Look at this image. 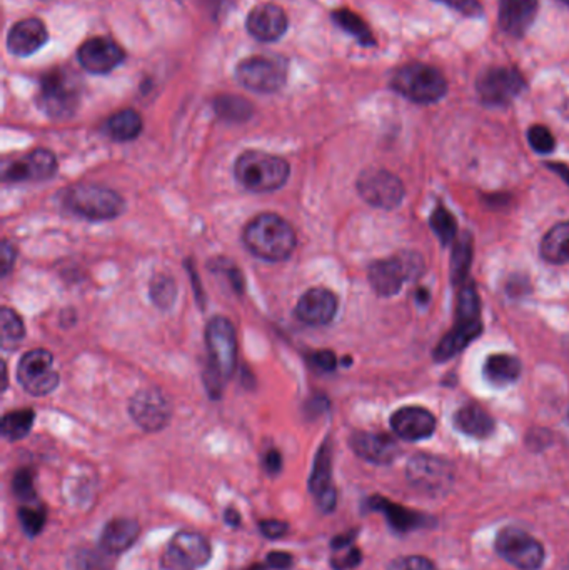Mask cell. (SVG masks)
I'll list each match as a JSON object with an SVG mask.
<instances>
[{
  "mask_svg": "<svg viewBox=\"0 0 569 570\" xmlns=\"http://www.w3.org/2000/svg\"><path fill=\"white\" fill-rule=\"evenodd\" d=\"M528 140L534 151L539 153H549L555 149L556 140L553 137L551 130L545 126H533L528 130Z\"/></svg>",
  "mask_w": 569,
  "mask_h": 570,
  "instance_id": "b9f144b4",
  "label": "cell"
},
{
  "mask_svg": "<svg viewBox=\"0 0 569 570\" xmlns=\"http://www.w3.org/2000/svg\"><path fill=\"white\" fill-rule=\"evenodd\" d=\"M481 305L473 284L463 285L458 299L456 322L450 334L439 342L433 352V357L438 362L450 361L456 354L466 349L481 334Z\"/></svg>",
  "mask_w": 569,
  "mask_h": 570,
  "instance_id": "277c9868",
  "label": "cell"
},
{
  "mask_svg": "<svg viewBox=\"0 0 569 570\" xmlns=\"http://www.w3.org/2000/svg\"><path fill=\"white\" fill-rule=\"evenodd\" d=\"M287 529H289V525L285 524V522L274 521V519L262 521L261 524H259V531H261L262 536L273 539V540L284 537L287 534Z\"/></svg>",
  "mask_w": 569,
  "mask_h": 570,
  "instance_id": "7dc6e473",
  "label": "cell"
},
{
  "mask_svg": "<svg viewBox=\"0 0 569 570\" xmlns=\"http://www.w3.org/2000/svg\"><path fill=\"white\" fill-rule=\"evenodd\" d=\"M62 204L72 214L89 221H112L126 209L122 196L101 184H75L66 189Z\"/></svg>",
  "mask_w": 569,
  "mask_h": 570,
  "instance_id": "5b68a950",
  "label": "cell"
},
{
  "mask_svg": "<svg viewBox=\"0 0 569 570\" xmlns=\"http://www.w3.org/2000/svg\"><path fill=\"white\" fill-rule=\"evenodd\" d=\"M248 32L261 42H274L287 31V15L284 9L276 4H262L252 9L248 17Z\"/></svg>",
  "mask_w": 569,
  "mask_h": 570,
  "instance_id": "ffe728a7",
  "label": "cell"
},
{
  "mask_svg": "<svg viewBox=\"0 0 569 570\" xmlns=\"http://www.w3.org/2000/svg\"><path fill=\"white\" fill-rule=\"evenodd\" d=\"M149 292H151L153 303L162 311H169L176 303V299H178L176 280L172 279L171 276H167V274L155 276L153 282H151V291Z\"/></svg>",
  "mask_w": 569,
  "mask_h": 570,
  "instance_id": "8d00e7d4",
  "label": "cell"
},
{
  "mask_svg": "<svg viewBox=\"0 0 569 570\" xmlns=\"http://www.w3.org/2000/svg\"><path fill=\"white\" fill-rule=\"evenodd\" d=\"M293 564H294V559H293V556L287 554V552H279V550H277V552L267 554V557H266L267 569L289 570L293 567Z\"/></svg>",
  "mask_w": 569,
  "mask_h": 570,
  "instance_id": "c3c4849f",
  "label": "cell"
},
{
  "mask_svg": "<svg viewBox=\"0 0 569 570\" xmlns=\"http://www.w3.org/2000/svg\"><path fill=\"white\" fill-rule=\"evenodd\" d=\"M442 2L444 5H448L454 11L461 12L464 15H471V17H477L481 15V4L477 0H438Z\"/></svg>",
  "mask_w": 569,
  "mask_h": 570,
  "instance_id": "bcb514c9",
  "label": "cell"
},
{
  "mask_svg": "<svg viewBox=\"0 0 569 570\" xmlns=\"http://www.w3.org/2000/svg\"><path fill=\"white\" fill-rule=\"evenodd\" d=\"M294 314L306 326H328L337 314V297L324 287L309 289L299 299Z\"/></svg>",
  "mask_w": 569,
  "mask_h": 570,
  "instance_id": "d6986e66",
  "label": "cell"
},
{
  "mask_svg": "<svg viewBox=\"0 0 569 570\" xmlns=\"http://www.w3.org/2000/svg\"><path fill=\"white\" fill-rule=\"evenodd\" d=\"M431 229L438 235L441 244L448 245L454 241V237L458 233V224H456V219L451 215V212L439 206L438 209L434 210L431 215Z\"/></svg>",
  "mask_w": 569,
  "mask_h": 570,
  "instance_id": "f35d334b",
  "label": "cell"
},
{
  "mask_svg": "<svg viewBox=\"0 0 569 570\" xmlns=\"http://www.w3.org/2000/svg\"><path fill=\"white\" fill-rule=\"evenodd\" d=\"M356 531H351L347 534L343 536L334 537L331 542L332 550H337V548H349V546H355V540H356Z\"/></svg>",
  "mask_w": 569,
  "mask_h": 570,
  "instance_id": "816d5d0a",
  "label": "cell"
},
{
  "mask_svg": "<svg viewBox=\"0 0 569 570\" xmlns=\"http://www.w3.org/2000/svg\"><path fill=\"white\" fill-rule=\"evenodd\" d=\"M13 490L17 499L29 504L36 501V489H34V472L31 469H19L13 478Z\"/></svg>",
  "mask_w": 569,
  "mask_h": 570,
  "instance_id": "60d3db41",
  "label": "cell"
},
{
  "mask_svg": "<svg viewBox=\"0 0 569 570\" xmlns=\"http://www.w3.org/2000/svg\"><path fill=\"white\" fill-rule=\"evenodd\" d=\"M266 567H267V566H259V564H256V566H252V567L248 570H266Z\"/></svg>",
  "mask_w": 569,
  "mask_h": 570,
  "instance_id": "11a10c76",
  "label": "cell"
},
{
  "mask_svg": "<svg viewBox=\"0 0 569 570\" xmlns=\"http://www.w3.org/2000/svg\"><path fill=\"white\" fill-rule=\"evenodd\" d=\"M242 241L262 260L281 262L293 256L297 237L293 225L277 214H261L246 225Z\"/></svg>",
  "mask_w": 569,
  "mask_h": 570,
  "instance_id": "7a4b0ae2",
  "label": "cell"
},
{
  "mask_svg": "<svg viewBox=\"0 0 569 570\" xmlns=\"http://www.w3.org/2000/svg\"><path fill=\"white\" fill-rule=\"evenodd\" d=\"M521 373V362L510 354H495L485 362V377L496 387L512 384Z\"/></svg>",
  "mask_w": 569,
  "mask_h": 570,
  "instance_id": "f1b7e54d",
  "label": "cell"
},
{
  "mask_svg": "<svg viewBox=\"0 0 569 570\" xmlns=\"http://www.w3.org/2000/svg\"><path fill=\"white\" fill-rule=\"evenodd\" d=\"M211 556L213 548L206 537L182 531L172 537L161 564L166 570H197L211 560Z\"/></svg>",
  "mask_w": 569,
  "mask_h": 570,
  "instance_id": "8fae6325",
  "label": "cell"
},
{
  "mask_svg": "<svg viewBox=\"0 0 569 570\" xmlns=\"http://www.w3.org/2000/svg\"><path fill=\"white\" fill-rule=\"evenodd\" d=\"M392 89L416 104H433L448 92V82L436 67L409 64L392 77Z\"/></svg>",
  "mask_w": 569,
  "mask_h": 570,
  "instance_id": "8992f818",
  "label": "cell"
},
{
  "mask_svg": "<svg viewBox=\"0 0 569 570\" xmlns=\"http://www.w3.org/2000/svg\"><path fill=\"white\" fill-rule=\"evenodd\" d=\"M407 478L421 492L441 494L450 489L452 469L446 460L439 457L415 455L407 466Z\"/></svg>",
  "mask_w": 569,
  "mask_h": 570,
  "instance_id": "2e32d148",
  "label": "cell"
},
{
  "mask_svg": "<svg viewBox=\"0 0 569 570\" xmlns=\"http://www.w3.org/2000/svg\"><path fill=\"white\" fill-rule=\"evenodd\" d=\"M539 252L549 264L559 266L569 262V222H561L546 233Z\"/></svg>",
  "mask_w": 569,
  "mask_h": 570,
  "instance_id": "f546056e",
  "label": "cell"
},
{
  "mask_svg": "<svg viewBox=\"0 0 569 570\" xmlns=\"http://www.w3.org/2000/svg\"><path fill=\"white\" fill-rule=\"evenodd\" d=\"M225 524L231 527H239L241 525V513L236 509H227L224 513Z\"/></svg>",
  "mask_w": 569,
  "mask_h": 570,
  "instance_id": "f5cc1de1",
  "label": "cell"
},
{
  "mask_svg": "<svg viewBox=\"0 0 569 570\" xmlns=\"http://www.w3.org/2000/svg\"><path fill=\"white\" fill-rule=\"evenodd\" d=\"M129 412L134 422L145 432L162 431L172 417V408L159 389H143L132 397Z\"/></svg>",
  "mask_w": 569,
  "mask_h": 570,
  "instance_id": "9a60e30c",
  "label": "cell"
},
{
  "mask_svg": "<svg viewBox=\"0 0 569 570\" xmlns=\"http://www.w3.org/2000/svg\"><path fill=\"white\" fill-rule=\"evenodd\" d=\"M561 2H565V4H566V5H569V0H561Z\"/></svg>",
  "mask_w": 569,
  "mask_h": 570,
  "instance_id": "6f0895ef",
  "label": "cell"
},
{
  "mask_svg": "<svg viewBox=\"0 0 569 570\" xmlns=\"http://www.w3.org/2000/svg\"><path fill=\"white\" fill-rule=\"evenodd\" d=\"M332 21L337 23L347 34L356 37L363 46H372L374 37L369 31L368 23L364 22L357 13L347 9H341L332 13Z\"/></svg>",
  "mask_w": 569,
  "mask_h": 570,
  "instance_id": "836d02e7",
  "label": "cell"
},
{
  "mask_svg": "<svg viewBox=\"0 0 569 570\" xmlns=\"http://www.w3.org/2000/svg\"><path fill=\"white\" fill-rule=\"evenodd\" d=\"M79 101V82L69 70H52L40 82L39 107L52 118L71 117L77 110Z\"/></svg>",
  "mask_w": 569,
  "mask_h": 570,
  "instance_id": "ba28073f",
  "label": "cell"
},
{
  "mask_svg": "<svg viewBox=\"0 0 569 570\" xmlns=\"http://www.w3.org/2000/svg\"><path fill=\"white\" fill-rule=\"evenodd\" d=\"M77 58L83 69L91 74H109L122 64L124 50L112 39L92 37L79 47Z\"/></svg>",
  "mask_w": 569,
  "mask_h": 570,
  "instance_id": "ac0fdd59",
  "label": "cell"
},
{
  "mask_svg": "<svg viewBox=\"0 0 569 570\" xmlns=\"http://www.w3.org/2000/svg\"><path fill=\"white\" fill-rule=\"evenodd\" d=\"M454 425L458 431L476 439H486L495 431V420L479 406H464L454 414Z\"/></svg>",
  "mask_w": 569,
  "mask_h": 570,
  "instance_id": "83f0119b",
  "label": "cell"
},
{
  "mask_svg": "<svg viewBox=\"0 0 569 570\" xmlns=\"http://www.w3.org/2000/svg\"><path fill=\"white\" fill-rule=\"evenodd\" d=\"M390 570H436L434 566L426 559V557H419V556H409V557H401L396 559L390 566Z\"/></svg>",
  "mask_w": 569,
  "mask_h": 570,
  "instance_id": "ee69618b",
  "label": "cell"
},
{
  "mask_svg": "<svg viewBox=\"0 0 569 570\" xmlns=\"http://www.w3.org/2000/svg\"><path fill=\"white\" fill-rule=\"evenodd\" d=\"M357 192L369 206L378 209H394L404 198L403 182L384 169H368L359 175Z\"/></svg>",
  "mask_w": 569,
  "mask_h": 570,
  "instance_id": "4fadbf2b",
  "label": "cell"
},
{
  "mask_svg": "<svg viewBox=\"0 0 569 570\" xmlns=\"http://www.w3.org/2000/svg\"><path fill=\"white\" fill-rule=\"evenodd\" d=\"M238 81L249 91L274 93L281 91L287 81V66L279 57L256 56L242 60L236 70Z\"/></svg>",
  "mask_w": 569,
  "mask_h": 570,
  "instance_id": "30bf717a",
  "label": "cell"
},
{
  "mask_svg": "<svg viewBox=\"0 0 569 570\" xmlns=\"http://www.w3.org/2000/svg\"><path fill=\"white\" fill-rule=\"evenodd\" d=\"M48 32L46 23L40 19L31 17L15 23L7 35V48L13 56H31L48 42Z\"/></svg>",
  "mask_w": 569,
  "mask_h": 570,
  "instance_id": "cb8c5ba5",
  "label": "cell"
},
{
  "mask_svg": "<svg viewBox=\"0 0 569 570\" xmlns=\"http://www.w3.org/2000/svg\"><path fill=\"white\" fill-rule=\"evenodd\" d=\"M351 447L361 459L378 466L391 464L399 455V445L388 434L356 432L351 437Z\"/></svg>",
  "mask_w": 569,
  "mask_h": 570,
  "instance_id": "44dd1931",
  "label": "cell"
},
{
  "mask_svg": "<svg viewBox=\"0 0 569 570\" xmlns=\"http://www.w3.org/2000/svg\"><path fill=\"white\" fill-rule=\"evenodd\" d=\"M361 560H363L361 550L355 546H349V548L334 550L331 566L334 570H351L357 567L361 564Z\"/></svg>",
  "mask_w": 569,
  "mask_h": 570,
  "instance_id": "7bdbcfd3",
  "label": "cell"
},
{
  "mask_svg": "<svg viewBox=\"0 0 569 570\" xmlns=\"http://www.w3.org/2000/svg\"><path fill=\"white\" fill-rule=\"evenodd\" d=\"M391 427L404 441L416 443L434 434L436 419L426 408H403L392 414Z\"/></svg>",
  "mask_w": 569,
  "mask_h": 570,
  "instance_id": "7402d4cb",
  "label": "cell"
},
{
  "mask_svg": "<svg viewBox=\"0 0 569 570\" xmlns=\"http://www.w3.org/2000/svg\"><path fill=\"white\" fill-rule=\"evenodd\" d=\"M0 324H2L0 327H2V347L4 349L15 347L17 344L22 342L25 336L24 322L15 311L9 309V307H2Z\"/></svg>",
  "mask_w": 569,
  "mask_h": 570,
  "instance_id": "d590c367",
  "label": "cell"
},
{
  "mask_svg": "<svg viewBox=\"0 0 569 570\" xmlns=\"http://www.w3.org/2000/svg\"><path fill=\"white\" fill-rule=\"evenodd\" d=\"M46 519H48V513L44 509V505H39V504H25L24 507L19 509V521L21 525L24 529L25 534L29 537H36L42 532L44 525H46Z\"/></svg>",
  "mask_w": 569,
  "mask_h": 570,
  "instance_id": "74e56055",
  "label": "cell"
},
{
  "mask_svg": "<svg viewBox=\"0 0 569 570\" xmlns=\"http://www.w3.org/2000/svg\"><path fill=\"white\" fill-rule=\"evenodd\" d=\"M547 167L556 172L557 175L563 177V180L569 186V167L568 165H563V163H547Z\"/></svg>",
  "mask_w": 569,
  "mask_h": 570,
  "instance_id": "db71d44e",
  "label": "cell"
},
{
  "mask_svg": "<svg viewBox=\"0 0 569 570\" xmlns=\"http://www.w3.org/2000/svg\"><path fill=\"white\" fill-rule=\"evenodd\" d=\"M262 466H264V470H266L267 474L277 476V474L281 472V469H283V455H281L279 451H276V449H269V451L264 454Z\"/></svg>",
  "mask_w": 569,
  "mask_h": 570,
  "instance_id": "681fc988",
  "label": "cell"
},
{
  "mask_svg": "<svg viewBox=\"0 0 569 570\" xmlns=\"http://www.w3.org/2000/svg\"><path fill=\"white\" fill-rule=\"evenodd\" d=\"M143 117L132 109H124V110L116 112L114 116L107 118L104 130L112 140L129 142V140L139 137V134L143 132Z\"/></svg>",
  "mask_w": 569,
  "mask_h": 570,
  "instance_id": "4dcf8cb0",
  "label": "cell"
},
{
  "mask_svg": "<svg viewBox=\"0 0 569 570\" xmlns=\"http://www.w3.org/2000/svg\"><path fill=\"white\" fill-rule=\"evenodd\" d=\"M206 346L209 352V364L204 379L211 396L219 399L225 381L238 365V334L232 322L223 315L211 319L206 329Z\"/></svg>",
  "mask_w": 569,
  "mask_h": 570,
  "instance_id": "6da1fadb",
  "label": "cell"
},
{
  "mask_svg": "<svg viewBox=\"0 0 569 570\" xmlns=\"http://www.w3.org/2000/svg\"><path fill=\"white\" fill-rule=\"evenodd\" d=\"M423 257L415 252H403L371 264L369 282L378 295L391 297L403 289L407 280L417 279L423 274Z\"/></svg>",
  "mask_w": 569,
  "mask_h": 570,
  "instance_id": "52a82bcc",
  "label": "cell"
},
{
  "mask_svg": "<svg viewBox=\"0 0 569 570\" xmlns=\"http://www.w3.org/2000/svg\"><path fill=\"white\" fill-rule=\"evenodd\" d=\"M332 454L329 443H322L316 455L312 474L309 478V490L316 495L322 513H332L336 507V489L332 487Z\"/></svg>",
  "mask_w": 569,
  "mask_h": 570,
  "instance_id": "603a6c76",
  "label": "cell"
},
{
  "mask_svg": "<svg viewBox=\"0 0 569 570\" xmlns=\"http://www.w3.org/2000/svg\"><path fill=\"white\" fill-rule=\"evenodd\" d=\"M539 9L538 0H501L499 25L506 34L522 37L531 27Z\"/></svg>",
  "mask_w": 569,
  "mask_h": 570,
  "instance_id": "d4e9b609",
  "label": "cell"
},
{
  "mask_svg": "<svg viewBox=\"0 0 569 570\" xmlns=\"http://www.w3.org/2000/svg\"><path fill=\"white\" fill-rule=\"evenodd\" d=\"M368 507L371 511H378L388 517V522L391 524L392 529H396L398 532H409L413 529L425 527L429 522V517H425L423 513H413L409 509H404L399 504H392V502L374 495L368 501Z\"/></svg>",
  "mask_w": 569,
  "mask_h": 570,
  "instance_id": "4316f807",
  "label": "cell"
},
{
  "mask_svg": "<svg viewBox=\"0 0 569 570\" xmlns=\"http://www.w3.org/2000/svg\"><path fill=\"white\" fill-rule=\"evenodd\" d=\"M217 116L229 122H244L252 116V105L238 95H223L214 102Z\"/></svg>",
  "mask_w": 569,
  "mask_h": 570,
  "instance_id": "e575fe53",
  "label": "cell"
},
{
  "mask_svg": "<svg viewBox=\"0 0 569 570\" xmlns=\"http://www.w3.org/2000/svg\"><path fill=\"white\" fill-rule=\"evenodd\" d=\"M112 557L114 556H110L102 548L99 550H92V548L81 550L75 559L77 570H110L114 564Z\"/></svg>",
  "mask_w": 569,
  "mask_h": 570,
  "instance_id": "ab89813d",
  "label": "cell"
},
{
  "mask_svg": "<svg viewBox=\"0 0 569 570\" xmlns=\"http://www.w3.org/2000/svg\"><path fill=\"white\" fill-rule=\"evenodd\" d=\"M565 570H569V557L565 560Z\"/></svg>",
  "mask_w": 569,
  "mask_h": 570,
  "instance_id": "9f6ffc18",
  "label": "cell"
},
{
  "mask_svg": "<svg viewBox=\"0 0 569 570\" xmlns=\"http://www.w3.org/2000/svg\"><path fill=\"white\" fill-rule=\"evenodd\" d=\"M57 172V159L48 149H36L21 159L4 165L5 182H39L48 180Z\"/></svg>",
  "mask_w": 569,
  "mask_h": 570,
  "instance_id": "e0dca14e",
  "label": "cell"
},
{
  "mask_svg": "<svg viewBox=\"0 0 569 570\" xmlns=\"http://www.w3.org/2000/svg\"><path fill=\"white\" fill-rule=\"evenodd\" d=\"M309 362L320 373H332L337 367V361L332 350H318L309 357Z\"/></svg>",
  "mask_w": 569,
  "mask_h": 570,
  "instance_id": "f6af8a7d",
  "label": "cell"
},
{
  "mask_svg": "<svg viewBox=\"0 0 569 570\" xmlns=\"http://www.w3.org/2000/svg\"><path fill=\"white\" fill-rule=\"evenodd\" d=\"M499 556L521 570H538L545 560L541 542L518 527H506L496 537Z\"/></svg>",
  "mask_w": 569,
  "mask_h": 570,
  "instance_id": "7c38bea8",
  "label": "cell"
},
{
  "mask_svg": "<svg viewBox=\"0 0 569 570\" xmlns=\"http://www.w3.org/2000/svg\"><path fill=\"white\" fill-rule=\"evenodd\" d=\"M476 87L485 104L508 105L524 91L526 82L512 67H495L479 77Z\"/></svg>",
  "mask_w": 569,
  "mask_h": 570,
  "instance_id": "5bb4252c",
  "label": "cell"
},
{
  "mask_svg": "<svg viewBox=\"0 0 569 570\" xmlns=\"http://www.w3.org/2000/svg\"><path fill=\"white\" fill-rule=\"evenodd\" d=\"M473 262V241L469 233H464L463 237L456 242L451 259V279L454 284H463L464 277L468 276V270Z\"/></svg>",
  "mask_w": 569,
  "mask_h": 570,
  "instance_id": "d6a6232c",
  "label": "cell"
},
{
  "mask_svg": "<svg viewBox=\"0 0 569 570\" xmlns=\"http://www.w3.org/2000/svg\"><path fill=\"white\" fill-rule=\"evenodd\" d=\"M139 534L141 527L134 519H114L102 531L101 548L110 556H119L136 544Z\"/></svg>",
  "mask_w": 569,
  "mask_h": 570,
  "instance_id": "484cf974",
  "label": "cell"
},
{
  "mask_svg": "<svg viewBox=\"0 0 569 570\" xmlns=\"http://www.w3.org/2000/svg\"><path fill=\"white\" fill-rule=\"evenodd\" d=\"M239 184L250 192H274L284 187L291 167L289 162L267 152L248 151L239 155L234 165Z\"/></svg>",
  "mask_w": 569,
  "mask_h": 570,
  "instance_id": "3957f363",
  "label": "cell"
},
{
  "mask_svg": "<svg viewBox=\"0 0 569 570\" xmlns=\"http://www.w3.org/2000/svg\"><path fill=\"white\" fill-rule=\"evenodd\" d=\"M36 420V412L32 408L13 410L2 419V435L9 441H21L31 432Z\"/></svg>",
  "mask_w": 569,
  "mask_h": 570,
  "instance_id": "1f68e13d",
  "label": "cell"
},
{
  "mask_svg": "<svg viewBox=\"0 0 569 570\" xmlns=\"http://www.w3.org/2000/svg\"><path fill=\"white\" fill-rule=\"evenodd\" d=\"M17 381L27 394L44 397L59 387V373L54 369V357L46 349L27 352L17 365Z\"/></svg>",
  "mask_w": 569,
  "mask_h": 570,
  "instance_id": "9c48e42d",
  "label": "cell"
},
{
  "mask_svg": "<svg viewBox=\"0 0 569 570\" xmlns=\"http://www.w3.org/2000/svg\"><path fill=\"white\" fill-rule=\"evenodd\" d=\"M0 257H2V276H9V272L13 270L15 266V257H17V250H15V245L4 241L2 242V250H0Z\"/></svg>",
  "mask_w": 569,
  "mask_h": 570,
  "instance_id": "f907efd6",
  "label": "cell"
}]
</instances>
